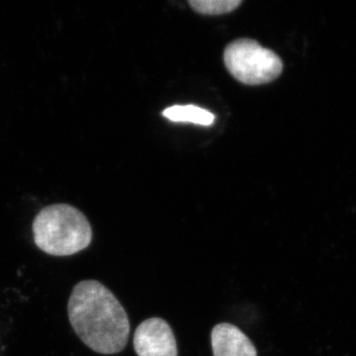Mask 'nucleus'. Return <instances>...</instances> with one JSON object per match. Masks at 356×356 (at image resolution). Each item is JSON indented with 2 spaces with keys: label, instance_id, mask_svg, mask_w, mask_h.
<instances>
[{
  "label": "nucleus",
  "instance_id": "nucleus-3",
  "mask_svg": "<svg viewBox=\"0 0 356 356\" xmlns=\"http://www.w3.org/2000/svg\"><path fill=\"white\" fill-rule=\"evenodd\" d=\"M224 62L229 74L247 86L271 83L283 70L280 56L252 39L229 43L225 49Z\"/></svg>",
  "mask_w": 356,
  "mask_h": 356
},
{
  "label": "nucleus",
  "instance_id": "nucleus-5",
  "mask_svg": "<svg viewBox=\"0 0 356 356\" xmlns=\"http://www.w3.org/2000/svg\"><path fill=\"white\" fill-rule=\"evenodd\" d=\"M211 344L214 356H257V348L247 334L228 323L213 327Z\"/></svg>",
  "mask_w": 356,
  "mask_h": 356
},
{
  "label": "nucleus",
  "instance_id": "nucleus-1",
  "mask_svg": "<svg viewBox=\"0 0 356 356\" xmlns=\"http://www.w3.org/2000/svg\"><path fill=\"white\" fill-rule=\"evenodd\" d=\"M67 315L76 336L91 350L116 355L127 346L131 331L127 312L99 281L77 283L70 293Z\"/></svg>",
  "mask_w": 356,
  "mask_h": 356
},
{
  "label": "nucleus",
  "instance_id": "nucleus-2",
  "mask_svg": "<svg viewBox=\"0 0 356 356\" xmlns=\"http://www.w3.org/2000/svg\"><path fill=\"white\" fill-rule=\"evenodd\" d=\"M34 243L53 257H70L92 242L90 222L81 211L69 204H53L40 210L33 220Z\"/></svg>",
  "mask_w": 356,
  "mask_h": 356
},
{
  "label": "nucleus",
  "instance_id": "nucleus-6",
  "mask_svg": "<svg viewBox=\"0 0 356 356\" xmlns=\"http://www.w3.org/2000/svg\"><path fill=\"white\" fill-rule=\"evenodd\" d=\"M163 115L172 122H184L202 126H211L215 121L214 114L195 105H175L163 110Z\"/></svg>",
  "mask_w": 356,
  "mask_h": 356
},
{
  "label": "nucleus",
  "instance_id": "nucleus-7",
  "mask_svg": "<svg viewBox=\"0 0 356 356\" xmlns=\"http://www.w3.org/2000/svg\"><path fill=\"white\" fill-rule=\"evenodd\" d=\"M189 4L196 13L221 15L235 10L242 4V0H191Z\"/></svg>",
  "mask_w": 356,
  "mask_h": 356
},
{
  "label": "nucleus",
  "instance_id": "nucleus-4",
  "mask_svg": "<svg viewBox=\"0 0 356 356\" xmlns=\"http://www.w3.org/2000/svg\"><path fill=\"white\" fill-rule=\"evenodd\" d=\"M133 343L138 356H178L172 327L161 318H149L140 323Z\"/></svg>",
  "mask_w": 356,
  "mask_h": 356
}]
</instances>
